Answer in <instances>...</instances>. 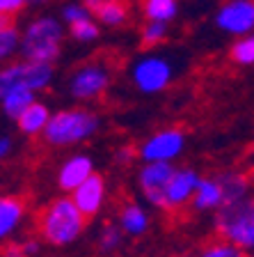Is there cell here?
I'll return each instance as SVG.
<instances>
[{"mask_svg":"<svg viewBox=\"0 0 254 257\" xmlns=\"http://www.w3.org/2000/svg\"><path fill=\"white\" fill-rule=\"evenodd\" d=\"M87 218L83 216L71 198H55L51 204H46L37 220V230L42 239L51 246H71L74 241L85 232Z\"/></svg>","mask_w":254,"mask_h":257,"instance_id":"1","label":"cell"},{"mask_svg":"<svg viewBox=\"0 0 254 257\" xmlns=\"http://www.w3.org/2000/svg\"><path fill=\"white\" fill-rule=\"evenodd\" d=\"M101 119L90 108H67L60 112H51L42 136L53 147H69L83 143L99 131Z\"/></svg>","mask_w":254,"mask_h":257,"instance_id":"2","label":"cell"},{"mask_svg":"<svg viewBox=\"0 0 254 257\" xmlns=\"http://www.w3.org/2000/svg\"><path fill=\"white\" fill-rule=\"evenodd\" d=\"M62 39H64V28L60 19H55V16H37L23 30L21 42H19V53H21V58L30 60V62L53 64L60 58Z\"/></svg>","mask_w":254,"mask_h":257,"instance_id":"3","label":"cell"},{"mask_svg":"<svg viewBox=\"0 0 254 257\" xmlns=\"http://www.w3.org/2000/svg\"><path fill=\"white\" fill-rule=\"evenodd\" d=\"M215 232L220 239L229 241L240 250H249L254 246V204L252 198L238 200L231 204L217 207L215 214Z\"/></svg>","mask_w":254,"mask_h":257,"instance_id":"4","label":"cell"},{"mask_svg":"<svg viewBox=\"0 0 254 257\" xmlns=\"http://www.w3.org/2000/svg\"><path fill=\"white\" fill-rule=\"evenodd\" d=\"M55 69L46 62H12L0 69V99L14 87H28L32 92H42L53 83Z\"/></svg>","mask_w":254,"mask_h":257,"instance_id":"5","label":"cell"},{"mask_svg":"<svg viewBox=\"0 0 254 257\" xmlns=\"http://www.w3.org/2000/svg\"><path fill=\"white\" fill-rule=\"evenodd\" d=\"M172 76H174L172 62L158 53H149L140 58L131 69L133 85L142 94H158V92L167 90L172 83Z\"/></svg>","mask_w":254,"mask_h":257,"instance_id":"6","label":"cell"},{"mask_svg":"<svg viewBox=\"0 0 254 257\" xmlns=\"http://www.w3.org/2000/svg\"><path fill=\"white\" fill-rule=\"evenodd\" d=\"M110 85V69L106 62H87L71 74L69 94L76 101H92L99 99Z\"/></svg>","mask_w":254,"mask_h":257,"instance_id":"7","label":"cell"},{"mask_svg":"<svg viewBox=\"0 0 254 257\" xmlns=\"http://www.w3.org/2000/svg\"><path fill=\"white\" fill-rule=\"evenodd\" d=\"M185 147V134L176 126L160 128L158 134L149 136L140 147V159L144 163H156V161H165L172 163L174 159H179L183 154Z\"/></svg>","mask_w":254,"mask_h":257,"instance_id":"8","label":"cell"},{"mask_svg":"<svg viewBox=\"0 0 254 257\" xmlns=\"http://www.w3.org/2000/svg\"><path fill=\"white\" fill-rule=\"evenodd\" d=\"M215 26L227 35L243 37L254 28V3L252 0H229L215 14Z\"/></svg>","mask_w":254,"mask_h":257,"instance_id":"9","label":"cell"},{"mask_svg":"<svg viewBox=\"0 0 254 257\" xmlns=\"http://www.w3.org/2000/svg\"><path fill=\"white\" fill-rule=\"evenodd\" d=\"M197 182H199L197 170H192V168H174V172L169 175L167 184L163 188V211L181 209L183 204L190 202Z\"/></svg>","mask_w":254,"mask_h":257,"instance_id":"10","label":"cell"},{"mask_svg":"<svg viewBox=\"0 0 254 257\" xmlns=\"http://www.w3.org/2000/svg\"><path fill=\"white\" fill-rule=\"evenodd\" d=\"M106 179L99 175V172H92L85 182H80L78 186L71 191V200L74 204L83 211L85 218L96 216L106 204Z\"/></svg>","mask_w":254,"mask_h":257,"instance_id":"11","label":"cell"},{"mask_svg":"<svg viewBox=\"0 0 254 257\" xmlns=\"http://www.w3.org/2000/svg\"><path fill=\"white\" fill-rule=\"evenodd\" d=\"M172 172H174V163L156 161V163H144V168L138 175V184L142 188L144 198L156 209H163V188Z\"/></svg>","mask_w":254,"mask_h":257,"instance_id":"12","label":"cell"},{"mask_svg":"<svg viewBox=\"0 0 254 257\" xmlns=\"http://www.w3.org/2000/svg\"><path fill=\"white\" fill-rule=\"evenodd\" d=\"M94 172V161L90 156L85 154H76L71 159H67L60 166V172H58V184L62 191H74L80 182H85L87 177Z\"/></svg>","mask_w":254,"mask_h":257,"instance_id":"13","label":"cell"},{"mask_svg":"<svg viewBox=\"0 0 254 257\" xmlns=\"http://www.w3.org/2000/svg\"><path fill=\"white\" fill-rule=\"evenodd\" d=\"M26 218V202L16 195H3L0 198V241L10 239Z\"/></svg>","mask_w":254,"mask_h":257,"instance_id":"14","label":"cell"},{"mask_svg":"<svg viewBox=\"0 0 254 257\" xmlns=\"http://www.w3.org/2000/svg\"><path fill=\"white\" fill-rule=\"evenodd\" d=\"M117 225H119V230H122L124 234L135 239V236H142L149 232L151 218H149V214L140 207V204L124 202V207L119 209V220H117Z\"/></svg>","mask_w":254,"mask_h":257,"instance_id":"15","label":"cell"},{"mask_svg":"<svg viewBox=\"0 0 254 257\" xmlns=\"http://www.w3.org/2000/svg\"><path fill=\"white\" fill-rule=\"evenodd\" d=\"M190 202L197 211H211V209L220 207L222 204V188H220L217 177H199Z\"/></svg>","mask_w":254,"mask_h":257,"instance_id":"16","label":"cell"},{"mask_svg":"<svg viewBox=\"0 0 254 257\" xmlns=\"http://www.w3.org/2000/svg\"><path fill=\"white\" fill-rule=\"evenodd\" d=\"M217 182H220V188H222V204H231L249 198V177L243 175V172L227 170L222 175H217Z\"/></svg>","mask_w":254,"mask_h":257,"instance_id":"17","label":"cell"},{"mask_svg":"<svg viewBox=\"0 0 254 257\" xmlns=\"http://www.w3.org/2000/svg\"><path fill=\"white\" fill-rule=\"evenodd\" d=\"M48 117H51V108H48L46 103H42V101L35 99V101H32L30 106L14 119V122L19 124V131H23L26 136L32 138V136H39L44 131Z\"/></svg>","mask_w":254,"mask_h":257,"instance_id":"18","label":"cell"},{"mask_svg":"<svg viewBox=\"0 0 254 257\" xmlns=\"http://www.w3.org/2000/svg\"><path fill=\"white\" fill-rule=\"evenodd\" d=\"M19 42H21V32L14 26V16L0 14V62L19 53Z\"/></svg>","mask_w":254,"mask_h":257,"instance_id":"19","label":"cell"},{"mask_svg":"<svg viewBox=\"0 0 254 257\" xmlns=\"http://www.w3.org/2000/svg\"><path fill=\"white\" fill-rule=\"evenodd\" d=\"M32 101H35V92L32 90H28V87H14V90H10L0 99V106H3L7 117L16 119Z\"/></svg>","mask_w":254,"mask_h":257,"instance_id":"20","label":"cell"},{"mask_svg":"<svg viewBox=\"0 0 254 257\" xmlns=\"http://www.w3.org/2000/svg\"><path fill=\"white\" fill-rule=\"evenodd\" d=\"M142 12L147 21H174L179 14V0H142Z\"/></svg>","mask_w":254,"mask_h":257,"instance_id":"21","label":"cell"},{"mask_svg":"<svg viewBox=\"0 0 254 257\" xmlns=\"http://www.w3.org/2000/svg\"><path fill=\"white\" fill-rule=\"evenodd\" d=\"M94 16L103 23V26L119 28V26H124L128 19V7L124 0H106V3L94 12Z\"/></svg>","mask_w":254,"mask_h":257,"instance_id":"22","label":"cell"},{"mask_svg":"<svg viewBox=\"0 0 254 257\" xmlns=\"http://www.w3.org/2000/svg\"><path fill=\"white\" fill-rule=\"evenodd\" d=\"M231 62H236L238 67H249L254 62V37L252 35H243L238 42H233L231 51H229Z\"/></svg>","mask_w":254,"mask_h":257,"instance_id":"23","label":"cell"},{"mask_svg":"<svg viewBox=\"0 0 254 257\" xmlns=\"http://www.w3.org/2000/svg\"><path fill=\"white\" fill-rule=\"evenodd\" d=\"M167 32H169V23H163V21H147L142 28V46L144 48H154L158 44H163L167 39Z\"/></svg>","mask_w":254,"mask_h":257,"instance_id":"24","label":"cell"},{"mask_svg":"<svg viewBox=\"0 0 254 257\" xmlns=\"http://www.w3.org/2000/svg\"><path fill=\"white\" fill-rule=\"evenodd\" d=\"M122 236L124 232L119 230V225L117 223H106L103 227H101L99 232V250L101 252H115L117 248L122 246Z\"/></svg>","mask_w":254,"mask_h":257,"instance_id":"25","label":"cell"},{"mask_svg":"<svg viewBox=\"0 0 254 257\" xmlns=\"http://www.w3.org/2000/svg\"><path fill=\"white\" fill-rule=\"evenodd\" d=\"M197 257H245V250H240L238 246H233L229 241L220 239V241H213V243L204 246Z\"/></svg>","mask_w":254,"mask_h":257,"instance_id":"26","label":"cell"},{"mask_svg":"<svg viewBox=\"0 0 254 257\" xmlns=\"http://www.w3.org/2000/svg\"><path fill=\"white\" fill-rule=\"evenodd\" d=\"M69 32H71V37H74L76 42L90 44V42H94V39L99 37L101 28L92 21V16H90V19H83V21H78V23H71Z\"/></svg>","mask_w":254,"mask_h":257,"instance_id":"27","label":"cell"},{"mask_svg":"<svg viewBox=\"0 0 254 257\" xmlns=\"http://www.w3.org/2000/svg\"><path fill=\"white\" fill-rule=\"evenodd\" d=\"M90 10L83 5V3H69V5L62 7V21L64 23H78L83 21V19H90Z\"/></svg>","mask_w":254,"mask_h":257,"instance_id":"28","label":"cell"},{"mask_svg":"<svg viewBox=\"0 0 254 257\" xmlns=\"http://www.w3.org/2000/svg\"><path fill=\"white\" fill-rule=\"evenodd\" d=\"M26 7V0H0V14L14 16Z\"/></svg>","mask_w":254,"mask_h":257,"instance_id":"29","label":"cell"},{"mask_svg":"<svg viewBox=\"0 0 254 257\" xmlns=\"http://www.w3.org/2000/svg\"><path fill=\"white\" fill-rule=\"evenodd\" d=\"M133 159H135V147H131V145H126V147L117 152V163L119 166H128V163H133Z\"/></svg>","mask_w":254,"mask_h":257,"instance_id":"30","label":"cell"},{"mask_svg":"<svg viewBox=\"0 0 254 257\" xmlns=\"http://www.w3.org/2000/svg\"><path fill=\"white\" fill-rule=\"evenodd\" d=\"M21 248H23V255H26V257H35L39 250H42V241L26 239V241H21Z\"/></svg>","mask_w":254,"mask_h":257,"instance_id":"31","label":"cell"},{"mask_svg":"<svg viewBox=\"0 0 254 257\" xmlns=\"http://www.w3.org/2000/svg\"><path fill=\"white\" fill-rule=\"evenodd\" d=\"M3 257H26L21 248V241H10L5 248H3Z\"/></svg>","mask_w":254,"mask_h":257,"instance_id":"32","label":"cell"},{"mask_svg":"<svg viewBox=\"0 0 254 257\" xmlns=\"http://www.w3.org/2000/svg\"><path fill=\"white\" fill-rule=\"evenodd\" d=\"M10 152H12V138L3 136V138H0V161L5 159V156H10Z\"/></svg>","mask_w":254,"mask_h":257,"instance_id":"33","label":"cell"},{"mask_svg":"<svg viewBox=\"0 0 254 257\" xmlns=\"http://www.w3.org/2000/svg\"><path fill=\"white\" fill-rule=\"evenodd\" d=\"M103 3H106V0H83V5L87 7V10H90V14H94V12L99 10V7L103 5Z\"/></svg>","mask_w":254,"mask_h":257,"instance_id":"34","label":"cell"},{"mask_svg":"<svg viewBox=\"0 0 254 257\" xmlns=\"http://www.w3.org/2000/svg\"><path fill=\"white\" fill-rule=\"evenodd\" d=\"M48 0H26V7H42L46 5Z\"/></svg>","mask_w":254,"mask_h":257,"instance_id":"35","label":"cell"},{"mask_svg":"<svg viewBox=\"0 0 254 257\" xmlns=\"http://www.w3.org/2000/svg\"><path fill=\"white\" fill-rule=\"evenodd\" d=\"M179 257H195V255H179Z\"/></svg>","mask_w":254,"mask_h":257,"instance_id":"36","label":"cell"}]
</instances>
